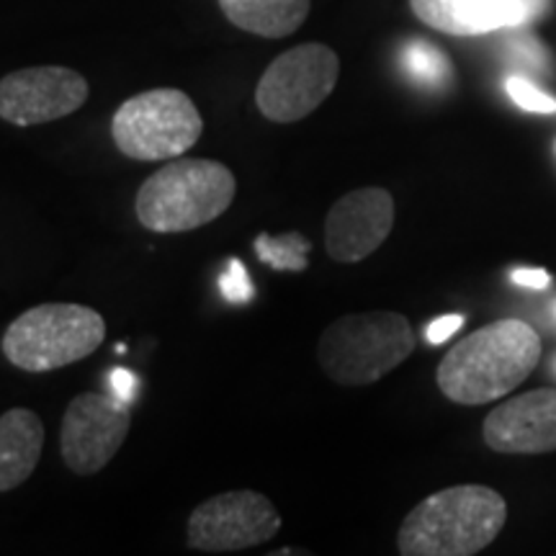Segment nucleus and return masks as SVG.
Wrapping results in <instances>:
<instances>
[{
    "mask_svg": "<svg viewBox=\"0 0 556 556\" xmlns=\"http://www.w3.org/2000/svg\"><path fill=\"white\" fill-rule=\"evenodd\" d=\"M541 338L523 319H497L451 348L438 366V387L456 405L495 402L531 377Z\"/></svg>",
    "mask_w": 556,
    "mask_h": 556,
    "instance_id": "1",
    "label": "nucleus"
},
{
    "mask_svg": "<svg viewBox=\"0 0 556 556\" xmlns=\"http://www.w3.org/2000/svg\"><path fill=\"white\" fill-rule=\"evenodd\" d=\"M507 503L484 484H456L422 500L400 528L402 556H471L503 531Z\"/></svg>",
    "mask_w": 556,
    "mask_h": 556,
    "instance_id": "2",
    "label": "nucleus"
},
{
    "mask_svg": "<svg viewBox=\"0 0 556 556\" xmlns=\"http://www.w3.org/2000/svg\"><path fill=\"white\" fill-rule=\"evenodd\" d=\"M238 193L235 173L219 160L178 157L137 191L135 212L150 232H191L227 212Z\"/></svg>",
    "mask_w": 556,
    "mask_h": 556,
    "instance_id": "3",
    "label": "nucleus"
},
{
    "mask_svg": "<svg viewBox=\"0 0 556 556\" xmlns=\"http://www.w3.org/2000/svg\"><path fill=\"white\" fill-rule=\"evenodd\" d=\"M415 332L397 312H358L325 328L317 345L323 371L345 387H364L384 379L413 356Z\"/></svg>",
    "mask_w": 556,
    "mask_h": 556,
    "instance_id": "4",
    "label": "nucleus"
},
{
    "mask_svg": "<svg viewBox=\"0 0 556 556\" xmlns=\"http://www.w3.org/2000/svg\"><path fill=\"white\" fill-rule=\"evenodd\" d=\"M106 338L96 309L73 302H47L26 309L3 336V356L21 371L45 374L78 364Z\"/></svg>",
    "mask_w": 556,
    "mask_h": 556,
    "instance_id": "5",
    "label": "nucleus"
},
{
    "mask_svg": "<svg viewBox=\"0 0 556 556\" xmlns=\"http://www.w3.org/2000/svg\"><path fill=\"white\" fill-rule=\"evenodd\" d=\"M204 131L197 103L178 88H155L131 96L111 119V137L122 155L157 163L189 152Z\"/></svg>",
    "mask_w": 556,
    "mask_h": 556,
    "instance_id": "6",
    "label": "nucleus"
},
{
    "mask_svg": "<svg viewBox=\"0 0 556 556\" xmlns=\"http://www.w3.org/2000/svg\"><path fill=\"white\" fill-rule=\"evenodd\" d=\"M340 78L338 54L325 45H299L278 54L255 88V103L268 122L307 119L328 101Z\"/></svg>",
    "mask_w": 556,
    "mask_h": 556,
    "instance_id": "7",
    "label": "nucleus"
},
{
    "mask_svg": "<svg viewBox=\"0 0 556 556\" xmlns=\"http://www.w3.org/2000/svg\"><path fill=\"white\" fill-rule=\"evenodd\" d=\"M278 528L281 516L266 495L255 490H232L197 505L186 528V544L204 554L240 552L266 544Z\"/></svg>",
    "mask_w": 556,
    "mask_h": 556,
    "instance_id": "8",
    "label": "nucleus"
},
{
    "mask_svg": "<svg viewBox=\"0 0 556 556\" xmlns=\"http://www.w3.org/2000/svg\"><path fill=\"white\" fill-rule=\"evenodd\" d=\"M131 428L127 402L99 392H83L70 402L60 428V454L78 477L99 475L119 454Z\"/></svg>",
    "mask_w": 556,
    "mask_h": 556,
    "instance_id": "9",
    "label": "nucleus"
},
{
    "mask_svg": "<svg viewBox=\"0 0 556 556\" xmlns=\"http://www.w3.org/2000/svg\"><path fill=\"white\" fill-rule=\"evenodd\" d=\"M88 80L60 65L24 67L0 80V119L37 127L75 114L88 101Z\"/></svg>",
    "mask_w": 556,
    "mask_h": 556,
    "instance_id": "10",
    "label": "nucleus"
},
{
    "mask_svg": "<svg viewBox=\"0 0 556 556\" xmlns=\"http://www.w3.org/2000/svg\"><path fill=\"white\" fill-rule=\"evenodd\" d=\"M394 227V199L387 189H358L340 197L325 219V250L338 263H358L384 245Z\"/></svg>",
    "mask_w": 556,
    "mask_h": 556,
    "instance_id": "11",
    "label": "nucleus"
},
{
    "mask_svg": "<svg viewBox=\"0 0 556 556\" xmlns=\"http://www.w3.org/2000/svg\"><path fill=\"white\" fill-rule=\"evenodd\" d=\"M484 443L500 454L556 451V389H533L492 409L484 420Z\"/></svg>",
    "mask_w": 556,
    "mask_h": 556,
    "instance_id": "12",
    "label": "nucleus"
},
{
    "mask_svg": "<svg viewBox=\"0 0 556 556\" xmlns=\"http://www.w3.org/2000/svg\"><path fill=\"white\" fill-rule=\"evenodd\" d=\"M409 9L430 29L451 37H482L528 24L523 0H409Z\"/></svg>",
    "mask_w": 556,
    "mask_h": 556,
    "instance_id": "13",
    "label": "nucleus"
},
{
    "mask_svg": "<svg viewBox=\"0 0 556 556\" xmlns=\"http://www.w3.org/2000/svg\"><path fill=\"white\" fill-rule=\"evenodd\" d=\"M45 448V422L26 407L0 415V492L21 486L37 469Z\"/></svg>",
    "mask_w": 556,
    "mask_h": 556,
    "instance_id": "14",
    "label": "nucleus"
},
{
    "mask_svg": "<svg viewBox=\"0 0 556 556\" xmlns=\"http://www.w3.org/2000/svg\"><path fill=\"white\" fill-rule=\"evenodd\" d=\"M309 3L312 0H219V9L242 31L281 39L307 21Z\"/></svg>",
    "mask_w": 556,
    "mask_h": 556,
    "instance_id": "15",
    "label": "nucleus"
},
{
    "mask_svg": "<svg viewBox=\"0 0 556 556\" xmlns=\"http://www.w3.org/2000/svg\"><path fill=\"white\" fill-rule=\"evenodd\" d=\"M402 67L415 83L426 88H443L448 86L451 75H454V65L451 60L438 50L435 45L422 39H413L402 50Z\"/></svg>",
    "mask_w": 556,
    "mask_h": 556,
    "instance_id": "16",
    "label": "nucleus"
},
{
    "mask_svg": "<svg viewBox=\"0 0 556 556\" xmlns=\"http://www.w3.org/2000/svg\"><path fill=\"white\" fill-rule=\"evenodd\" d=\"M255 253L258 258L274 270H291V274H302L309 266V250L312 242L302 232L287 235H258L255 238Z\"/></svg>",
    "mask_w": 556,
    "mask_h": 556,
    "instance_id": "17",
    "label": "nucleus"
},
{
    "mask_svg": "<svg viewBox=\"0 0 556 556\" xmlns=\"http://www.w3.org/2000/svg\"><path fill=\"white\" fill-rule=\"evenodd\" d=\"M505 90L510 96V101L518 109L528 111V114H556V99L544 93L539 86H533L531 80L520 78V75H510L505 80Z\"/></svg>",
    "mask_w": 556,
    "mask_h": 556,
    "instance_id": "18",
    "label": "nucleus"
},
{
    "mask_svg": "<svg viewBox=\"0 0 556 556\" xmlns=\"http://www.w3.org/2000/svg\"><path fill=\"white\" fill-rule=\"evenodd\" d=\"M507 58L518 62L526 70H539V73H548L552 62H548V52L533 34H513L507 39Z\"/></svg>",
    "mask_w": 556,
    "mask_h": 556,
    "instance_id": "19",
    "label": "nucleus"
},
{
    "mask_svg": "<svg viewBox=\"0 0 556 556\" xmlns=\"http://www.w3.org/2000/svg\"><path fill=\"white\" fill-rule=\"evenodd\" d=\"M219 291L225 294L227 302L232 304H245L255 296V287L253 281H250L248 268L242 266L238 258L229 261L225 274L219 276Z\"/></svg>",
    "mask_w": 556,
    "mask_h": 556,
    "instance_id": "20",
    "label": "nucleus"
},
{
    "mask_svg": "<svg viewBox=\"0 0 556 556\" xmlns=\"http://www.w3.org/2000/svg\"><path fill=\"white\" fill-rule=\"evenodd\" d=\"M464 325V317L462 315H446V317H438L433 323L426 328V338L430 345H441L446 343V340L458 332V328Z\"/></svg>",
    "mask_w": 556,
    "mask_h": 556,
    "instance_id": "21",
    "label": "nucleus"
},
{
    "mask_svg": "<svg viewBox=\"0 0 556 556\" xmlns=\"http://www.w3.org/2000/svg\"><path fill=\"white\" fill-rule=\"evenodd\" d=\"M137 377L129 368H114V371H111V392H114L116 400L131 405L137 397Z\"/></svg>",
    "mask_w": 556,
    "mask_h": 556,
    "instance_id": "22",
    "label": "nucleus"
},
{
    "mask_svg": "<svg viewBox=\"0 0 556 556\" xmlns=\"http://www.w3.org/2000/svg\"><path fill=\"white\" fill-rule=\"evenodd\" d=\"M510 278L513 283L526 289H548V283H552V276L544 268H516Z\"/></svg>",
    "mask_w": 556,
    "mask_h": 556,
    "instance_id": "23",
    "label": "nucleus"
},
{
    "mask_svg": "<svg viewBox=\"0 0 556 556\" xmlns=\"http://www.w3.org/2000/svg\"><path fill=\"white\" fill-rule=\"evenodd\" d=\"M523 5H526L528 21H533V18H539L541 13L548 9V0H523Z\"/></svg>",
    "mask_w": 556,
    "mask_h": 556,
    "instance_id": "24",
    "label": "nucleus"
},
{
    "mask_svg": "<svg viewBox=\"0 0 556 556\" xmlns=\"http://www.w3.org/2000/svg\"><path fill=\"white\" fill-rule=\"evenodd\" d=\"M554 317H556V304H554Z\"/></svg>",
    "mask_w": 556,
    "mask_h": 556,
    "instance_id": "25",
    "label": "nucleus"
},
{
    "mask_svg": "<svg viewBox=\"0 0 556 556\" xmlns=\"http://www.w3.org/2000/svg\"><path fill=\"white\" fill-rule=\"evenodd\" d=\"M554 368H556V364H554Z\"/></svg>",
    "mask_w": 556,
    "mask_h": 556,
    "instance_id": "26",
    "label": "nucleus"
}]
</instances>
